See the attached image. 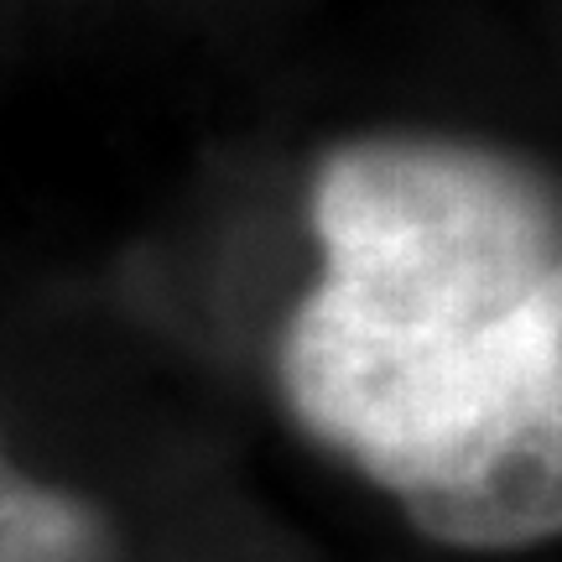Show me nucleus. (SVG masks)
Masks as SVG:
<instances>
[{
    "instance_id": "f03ea898",
    "label": "nucleus",
    "mask_w": 562,
    "mask_h": 562,
    "mask_svg": "<svg viewBox=\"0 0 562 562\" xmlns=\"http://www.w3.org/2000/svg\"><path fill=\"white\" fill-rule=\"evenodd\" d=\"M0 562H125L110 510L21 474L0 442Z\"/></svg>"
},
{
    "instance_id": "f257e3e1",
    "label": "nucleus",
    "mask_w": 562,
    "mask_h": 562,
    "mask_svg": "<svg viewBox=\"0 0 562 562\" xmlns=\"http://www.w3.org/2000/svg\"><path fill=\"white\" fill-rule=\"evenodd\" d=\"M318 286L281 396L422 537L526 552L562 526V209L526 157L364 136L313 182Z\"/></svg>"
}]
</instances>
